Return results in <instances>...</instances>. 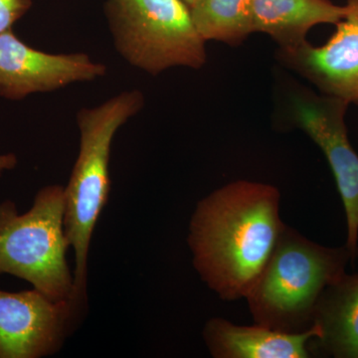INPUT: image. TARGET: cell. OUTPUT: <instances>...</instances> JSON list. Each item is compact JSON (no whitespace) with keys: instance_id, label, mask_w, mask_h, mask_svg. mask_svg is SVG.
I'll return each instance as SVG.
<instances>
[{"instance_id":"obj_3","label":"cell","mask_w":358,"mask_h":358,"mask_svg":"<svg viewBox=\"0 0 358 358\" xmlns=\"http://www.w3.org/2000/svg\"><path fill=\"white\" fill-rule=\"evenodd\" d=\"M350 261L346 246H322L286 225L245 298L254 322L284 333L307 331L322 292L345 274Z\"/></svg>"},{"instance_id":"obj_5","label":"cell","mask_w":358,"mask_h":358,"mask_svg":"<svg viewBox=\"0 0 358 358\" xmlns=\"http://www.w3.org/2000/svg\"><path fill=\"white\" fill-rule=\"evenodd\" d=\"M103 13L115 50L134 68L157 76L206 64V41L183 0H106Z\"/></svg>"},{"instance_id":"obj_2","label":"cell","mask_w":358,"mask_h":358,"mask_svg":"<svg viewBox=\"0 0 358 358\" xmlns=\"http://www.w3.org/2000/svg\"><path fill=\"white\" fill-rule=\"evenodd\" d=\"M140 90L124 91L94 108L77 113L79 154L64 187L66 236L75 253L73 303L80 310L88 301L90 245L96 221L110 192V160L115 134L145 107Z\"/></svg>"},{"instance_id":"obj_15","label":"cell","mask_w":358,"mask_h":358,"mask_svg":"<svg viewBox=\"0 0 358 358\" xmlns=\"http://www.w3.org/2000/svg\"><path fill=\"white\" fill-rule=\"evenodd\" d=\"M16 166H17V157L15 155H0V176L4 171H11Z\"/></svg>"},{"instance_id":"obj_7","label":"cell","mask_w":358,"mask_h":358,"mask_svg":"<svg viewBox=\"0 0 358 358\" xmlns=\"http://www.w3.org/2000/svg\"><path fill=\"white\" fill-rule=\"evenodd\" d=\"M82 313L41 292L0 289V358H40L62 348Z\"/></svg>"},{"instance_id":"obj_8","label":"cell","mask_w":358,"mask_h":358,"mask_svg":"<svg viewBox=\"0 0 358 358\" xmlns=\"http://www.w3.org/2000/svg\"><path fill=\"white\" fill-rule=\"evenodd\" d=\"M106 74L107 66L88 54L46 53L28 46L13 29L0 34V96L7 100L96 81Z\"/></svg>"},{"instance_id":"obj_13","label":"cell","mask_w":358,"mask_h":358,"mask_svg":"<svg viewBox=\"0 0 358 358\" xmlns=\"http://www.w3.org/2000/svg\"><path fill=\"white\" fill-rule=\"evenodd\" d=\"M253 0H195L189 7L197 31L205 41L236 46L254 33Z\"/></svg>"},{"instance_id":"obj_9","label":"cell","mask_w":358,"mask_h":358,"mask_svg":"<svg viewBox=\"0 0 358 358\" xmlns=\"http://www.w3.org/2000/svg\"><path fill=\"white\" fill-rule=\"evenodd\" d=\"M327 43L305 42L278 51L285 67L307 79L324 95L358 106V0H346L345 14Z\"/></svg>"},{"instance_id":"obj_4","label":"cell","mask_w":358,"mask_h":358,"mask_svg":"<svg viewBox=\"0 0 358 358\" xmlns=\"http://www.w3.org/2000/svg\"><path fill=\"white\" fill-rule=\"evenodd\" d=\"M64 215V186L58 185L41 188L21 215L14 202H0V275H15L52 301L74 306Z\"/></svg>"},{"instance_id":"obj_14","label":"cell","mask_w":358,"mask_h":358,"mask_svg":"<svg viewBox=\"0 0 358 358\" xmlns=\"http://www.w3.org/2000/svg\"><path fill=\"white\" fill-rule=\"evenodd\" d=\"M32 0H0V34L13 29L32 7Z\"/></svg>"},{"instance_id":"obj_6","label":"cell","mask_w":358,"mask_h":358,"mask_svg":"<svg viewBox=\"0 0 358 358\" xmlns=\"http://www.w3.org/2000/svg\"><path fill=\"white\" fill-rule=\"evenodd\" d=\"M287 106L289 124L317 143L331 166L345 212V246L355 261L358 254V155L348 140L345 124L350 103L294 86L289 89Z\"/></svg>"},{"instance_id":"obj_10","label":"cell","mask_w":358,"mask_h":358,"mask_svg":"<svg viewBox=\"0 0 358 358\" xmlns=\"http://www.w3.org/2000/svg\"><path fill=\"white\" fill-rule=\"evenodd\" d=\"M320 336L317 324L301 333H284L255 324L237 326L213 317L205 324L203 338L215 358H308L310 341Z\"/></svg>"},{"instance_id":"obj_16","label":"cell","mask_w":358,"mask_h":358,"mask_svg":"<svg viewBox=\"0 0 358 358\" xmlns=\"http://www.w3.org/2000/svg\"><path fill=\"white\" fill-rule=\"evenodd\" d=\"M188 6H192L193 3H194L195 0H183Z\"/></svg>"},{"instance_id":"obj_11","label":"cell","mask_w":358,"mask_h":358,"mask_svg":"<svg viewBox=\"0 0 358 358\" xmlns=\"http://www.w3.org/2000/svg\"><path fill=\"white\" fill-rule=\"evenodd\" d=\"M313 324L319 326L320 336L310 341L312 357L358 358V274L345 273L327 287Z\"/></svg>"},{"instance_id":"obj_12","label":"cell","mask_w":358,"mask_h":358,"mask_svg":"<svg viewBox=\"0 0 358 358\" xmlns=\"http://www.w3.org/2000/svg\"><path fill=\"white\" fill-rule=\"evenodd\" d=\"M345 6L331 0H253L254 33L271 37L279 49L288 50L307 42V35L319 24H338Z\"/></svg>"},{"instance_id":"obj_1","label":"cell","mask_w":358,"mask_h":358,"mask_svg":"<svg viewBox=\"0 0 358 358\" xmlns=\"http://www.w3.org/2000/svg\"><path fill=\"white\" fill-rule=\"evenodd\" d=\"M275 186L237 180L196 205L188 245L202 281L224 301L245 299L284 231Z\"/></svg>"}]
</instances>
